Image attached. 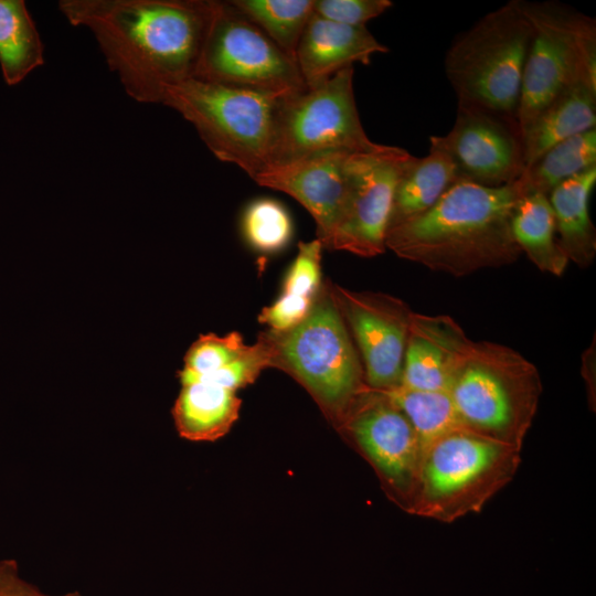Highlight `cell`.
Wrapping results in <instances>:
<instances>
[{
  "mask_svg": "<svg viewBox=\"0 0 596 596\" xmlns=\"http://www.w3.org/2000/svg\"><path fill=\"white\" fill-rule=\"evenodd\" d=\"M57 7L93 33L132 99L156 104L168 86L194 76L212 0H61Z\"/></svg>",
  "mask_w": 596,
  "mask_h": 596,
  "instance_id": "1",
  "label": "cell"
},
{
  "mask_svg": "<svg viewBox=\"0 0 596 596\" xmlns=\"http://www.w3.org/2000/svg\"><path fill=\"white\" fill-rule=\"evenodd\" d=\"M522 194L518 180L494 188L457 181L427 212L390 228L385 247L455 277L512 264L521 251L511 219Z\"/></svg>",
  "mask_w": 596,
  "mask_h": 596,
  "instance_id": "2",
  "label": "cell"
},
{
  "mask_svg": "<svg viewBox=\"0 0 596 596\" xmlns=\"http://www.w3.org/2000/svg\"><path fill=\"white\" fill-rule=\"evenodd\" d=\"M269 368L300 383L338 428L355 398L368 387L360 355L332 292L321 284L306 318L284 330L258 336Z\"/></svg>",
  "mask_w": 596,
  "mask_h": 596,
  "instance_id": "3",
  "label": "cell"
},
{
  "mask_svg": "<svg viewBox=\"0 0 596 596\" xmlns=\"http://www.w3.org/2000/svg\"><path fill=\"white\" fill-rule=\"evenodd\" d=\"M447 392L465 429L522 450L542 381L538 368L514 349L471 340Z\"/></svg>",
  "mask_w": 596,
  "mask_h": 596,
  "instance_id": "4",
  "label": "cell"
},
{
  "mask_svg": "<svg viewBox=\"0 0 596 596\" xmlns=\"http://www.w3.org/2000/svg\"><path fill=\"white\" fill-rule=\"evenodd\" d=\"M533 28L520 0L485 14L454 39L444 68L457 107L518 120L524 65Z\"/></svg>",
  "mask_w": 596,
  "mask_h": 596,
  "instance_id": "5",
  "label": "cell"
},
{
  "mask_svg": "<svg viewBox=\"0 0 596 596\" xmlns=\"http://www.w3.org/2000/svg\"><path fill=\"white\" fill-rule=\"evenodd\" d=\"M521 450L465 428L423 449L411 514L451 523L485 504L514 478Z\"/></svg>",
  "mask_w": 596,
  "mask_h": 596,
  "instance_id": "6",
  "label": "cell"
},
{
  "mask_svg": "<svg viewBox=\"0 0 596 596\" xmlns=\"http://www.w3.org/2000/svg\"><path fill=\"white\" fill-rule=\"evenodd\" d=\"M285 96L191 77L168 86L161 104L191 123L219 160L240 167L254 179L270 166Z\"/></svg>",
  "mask_w": 596,
  "mask_h": 596,
  "instance_id": "7",
  "label": "cell"
},
{
  "mask_svg": "<svg viewBox=\"0 0 596 596\" xmlns=\"http://www.w3.org/2000/svg\"><path fill=\"white\" fill-rule=\"evenodd\" d=\"M520 6L533 28L518 109L523 134L565 89L583 79L596 81V22L556 1L520 0Z\"/></svg>",
  "mask_w": 596,
  "mask_h": 596,
  "instance_id": "8",
  "label": "cell"
},
{
  "mask_svg": "<svg viewBox=\"0 0 596 596\" xmlns=\"http://www.w3.org/2000/svg\"><path fill=\"white\" fill-rule=\"evenodd\" d=\"M354 67L289 94L278 111L270 166L327 152H376L362 126L353 91Z\"/></svg>",
  "mask_w": 596,
  "mask_h": 596,
  "instance_id": "9",
  "label": "cell"
},
{
  "mask_svg": "<svg viewBox=\"0 0 596 596\" xmlns=\"http://www.w3.org/2000/svg\"><path fill=\"white\" fill-rule=\"evenodd\" d=\"M193 77L277 95L306 87L296 62L231 1L212 0Z\"/></svg>",
  "mask_w": 596,
  "mask_h": 596,
  "instance_id": "10",
  "label": "cell"
},
{
  "mask_svg": "<svg viewBox=\"0 0 596 596\" xmlns=\"http://www.w3.org/2000/svg\"><path fill=\"white\" fill-rule=\"evenodd\" d=\"M338 429L374 468L387 497L409 513L423 446L403 412L384 392L366 387Z\"/></svg>",
  "mask_w": 596,
  "mask_h": 596,
  "instance_id": "11",
  "label": "cell"
},
{
  "mask_svg": "<svg viewBox=\"0 0 596 596\" xmlns=\"http://www.w3.org/2000/svg\"><path fill=\"white\" fill-rule=\"evenodd\" d=\"M409 155L403 148L385 146L376 152L351 156L348 199L326 248L360 257L385 252L394 190Z\"/></svg>",
  "mask_w": 596,
  "mask_h": 596,
  "instance_id": "12",
  "label": "cell"
},
{
  "mask_svg": "<svg viewBox=\"0 0 596 596\" xmlns=\"http://www.w3.org/2000/svg\"><path fill=\"white\" fill-rule=\"evenodd\" d=\"M429 147L450 159L459 181L482 187L510 184L525 169L518 120L485 110L457 107L451 129L430 136Z\"/></svg>",
  "mask_w": 596,
  "mask_h": 596,
  "instance_id": "13",
  "label": "cell"
},
{
  "mask_svg": "<svg viewBox=\"0 0 596 596\" xmlns=\"http://www.w3.org/2000/svg\"><path fill=\"white\" fill-rule=\"evenodd\" d=\"M332 292L358 347L368 387L390 391L400 386L414 311L402 299L383 292L354 291L334 284Z\"/></svg>",
  "mask_w": 596,
  "mask_h": 596,
  "instance_id": "14",
  "label": "cell"
},
{
  "mask_svg": "<svg viewBox=\"0 0 596 596\" xmlns=\"http://www.w3.org/2000/svg\"><path fill=\"white\" fill-rule=\"evenodd\" d=\"M353 153L358 152H327L269 166L253 180L298 201L315 220L317 238L326 247L348 199Z\"/></svg>",
  "mask_w": 596,
  "mask_h": 596,
  "instance_id": "15",
  "label": "cell"
},
{
  "mask_svg": "<svg viewBox=\"0 0 596 596\" xmlns=\"http://www.w3.org/2000/svg\"><path fill=\"white\" fill-rule=\"evenodd\" d=\"M470 342L450 316L414 312L404 352L401 386L447 391Z\"/></svg>",
  "mask_w": 596,
  "mask_h": 596,
  "instance_id": "16",
  "label": "cell"
},
{
  "mask_svg": "<svg viewBox=\"0 0 596 596\" xmlns=\"http://www.w3.org/2000/svg\"><path fill=\"white\" fill-rule=\"evenodd\" d=\"M387 51L366 26L341 24L313 12L298 43L296 64L310 87L354 63L369 65L372 55Z\"/></svg>",
  "mask_w": 596,
  "mask_h": 596,
  "instance_id": "17",
  "label": "cell"
},
{
  "mask_svg": "<svg viewBox=\"0 0 596 596\" xmlns=\"http://www.w3.org/2000/svg\"><path fill=\"white\" fill-rule=\"evenodd\" d=\"M596 126V81L583 79L558 95L523 131L525 167L554 145Z\"/></svg>",
  "mask_w": 596,
  "mask_h": 596,
  "instance_id": "18",
  "label": "cell"
},
{
  "mask_svg": "<svg viewBox=\"0 0 596 596\" xmlns=\"http://www.w3.org/2000/svg\"><path fill=\"white\" fill-rule=\"evenodd\" d=\"M595 184L596 167L564 181L547 195L557 243L568 262L581 268L592 265L596 256V228L588 210Z\"/></svg>",
  "mask_w": 596,
  "mask_h": 596,
  "instance_id": "19",
  "label": "cell"
},
{
  "mask_svg": "<svg viewBox=\"0 0 596 596\" xmlns=\"http://www.w3.org/2000/svg\"><path fill=\"white\" fill-rule=\"evenodd\" d=\"M240 408L241 400L235 391L195 381L181 385L172 416L182 438L214 441L228 433L238 418Z\"/></svg>",
  "mask_w": 596,
  "mask_h": 596,
  "instance_id": "20",
  "label": "cell"
},
{
  "mask_svg": "<svg viewBox=\"0 0 596 596\" xmlns=\"http://www.w3.org/2000/svg\"><path fill=\"white\" fill-rule=\"evenodd\" d=\"M457 181L453 162L440 150L429 147L422 158L409 155L395 185L387 231L427 212Z\"/></svg>",
  "mask_w": 596,
  "mask_h": 596,
  "instance_id": "21",
  "label": "cell"
},
{
  "mask_svg": "<svg viewBox=\"0 0 596 596\" xmlns=\"http://www.w3.org/2000/svg\"><path fill=\"white\" fill-rule=\"evenodd\" d=\"M511 231L521 253L539 270L553 276L563 275L570 262L557 243L554 215L546 194L526 192L520 196L513 210Z\"/></svg>",
  "mask_w": 596,
  "mask_h": 596,
  "instance_id": "22",
  "label": "cell"
},
{
  "mask_svg": "<svg viewBox=\"0 0 596 596\" xmlns=\"http://www.w3.org/2000/svg\"><path fill=\"white\" fill-rule=\"evenodd\" d=\"M44 47L25 2L0 0V67L4 82L17 85L43 65Z\"/></svg>",
  "mask_w": 596,
  "mask_h": 596,
  "instance_id": "23",
  "label": "cell"
},
{
  "mask_svg": "<svg viewBox=\"0 0 596 596\" xmlns=\"http://www.w3.org/2000/svg\"><path fill=\"white\" fill-rule=\"evenodd\" d=\"M596 167V128L570 137L542 153L525 167L518 179L523 193L550 192L590 168Z\"/></svg>",
  "mask_w": 596,
  "mask_h": 596,
  "instance_id": "24",
  "label": "cell"
},
{
  "mask_svg": "<svg viewBox=\"0 0 596 596\" xmlns=\"http://www.w3.org/2000/svg\"><path fill=\"white\" fill-rule=\"evenodd\" d=\"M231 3L296 62L297 46L313 14L315 0H232Z\"/></svg>",
  "mask_w": 596,
  "mask_h": 596,
  "instance_id": "25",
  "label": "cell"
},
{
  "mask_svg": "<svg viewBox=\"0 0 596 596\" xmlns=\"http://www.w3.org/2000/svg\"><path fill=\"white\" fill-rule=\"evenodd\" d=\"M381 392L407 417L423 449L441 435L464 428L447 391L413 390L400 385Z\"/></svg>",
  "mask_w": 596,
  "mask_h": 596,
  "instance_id": "26",
  "label": "cell"
},
{
  "mask_svg": "<svg viewBox=\"0 0 596 596\" xmlns=\"http://www.w3.org/2000/svg\"><path fill=\"white\" fill-rule=\"evenodd\" d=\"M246 242L262 253H276L291 240L292 221L278 201L260 198L251 202L242 217Z\"/></svg>",
  "mask_w": 596,
  "mask_h": 596,
  "instance_id": "27",
  "label": "cell"
},
{
  "mask_svg": "<svg viewBox=\"0 0 596 596\" xmlns=\"http://www.w3.org/2000/svg\"><path fill=\"white\" fill-rule=\"evenodd\" d=\"M247 348L242 336L230 332L201 334L184 355L183 373L202 375L217 371L238 358Z\"/></svg>",
  "mask_w": 596,
  "mask_h": 596,
  "instance_id": "28",
  "label": "cell"
},
{
  "mask_svg": "<svg viewBox=\"0 0 596 596\" xmlns=\"http://www.w3.org/2000/svg\"><path fill=\"white\" fill-rule=\"evenodd\" d=\"M269 368V354L265 344L257 339L253 345H247L246 350L235 360L212 373L194 375L179 372L181 385L202 381L235 391L245 387L256 381L260 372Z\"/></svg>",
  "mask_w": 596,
  "mask_h": 596,
  "instance_id": "29",
  "label": "cell"
},
{
  "mask_svg": "<svg viewBox=\"0 0 596 596\" xmlns=\"http://www.w3.org/2000/svg\"><path fill=\"white\" fill-rule=\"evenodd\" d=\"M321 242H299L298 253L284 280V294L313 298L321 286Z\"/></svg>",
  "mask_w": 596,
  "mask_h": 596,
  "instance_id": "30",
  "label": "cell"
},
{
  "mask_svg": "<svg viewBox=\"0 0 596 596\" xmlns=\"http://www.w3.org/2000/svg\"><path fill=\"white\" fill-rule=\"evenodd\" d=\"M392 6L391 0H315L313 12L341 24L365 26Z\"/></svg>",
  "mask_w": 596,
  "mask_h": 596,
  "instance_id": "31",
  "label": "cell"
},
{
  "mask_svg": "<svg viewBox=\"0 0 596 596\" xmlns=\"http://www.w3.org/2000/svg\"><path fill=\"white\" fill-rule=\"evenodd\" d=\"M313 298L283 292L272 305L262 309L258 315V321L275 331L290 329L306 318Z\"/></svg>",
  "mask_w": 596,
  "mask_h": 596,
  "instance_id": "32",
  "label": "cell"
},
{
  "mask_svg": "<svg viewBox=\"0 0 596 596\" xmlns=\"http://www.w3.org/2000/svg\"><path fill=\"white\" fill-rule=\"evenodd\" d=\"M0 596H82L78 592L49 595L28 582L20 574L18 563L12 558L0 560Z\"/></svg>",
  "mask_w": 596,
  "mask_h": 596,
  "instance_id": "33",
  "label": "cell"
}]
</instances>
